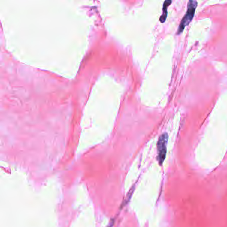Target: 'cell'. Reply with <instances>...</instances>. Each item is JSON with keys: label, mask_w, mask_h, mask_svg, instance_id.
I'll list each match as a JSON object with an SVG mask.
<instances>
[{"label": "cell", "mask_w": 227, "mask_h": 227, "mask_svg": "<svg viewBox=\"0 0 227 227\" xmlns=\"http://www.w3.org/2000/svg\"><path fill=\"white\" fill-rule=\"evenodd\" d=\"M197 6V2L196 1H189L188 3V8H187V11L185 16L183 18L180 22L179 29L177 31V34H180L181 33L183 30L185 29V27L190 23L191 20H192L193 17L195 13L196 8Z\"/></svg>", "instance_id": "6da1fadb"}, {"label": "cell", "mask_w": 227, "mask_h": 227, "mask_svg": "<svg viewBox=\"0 0 227 227\" xmlns=\"http://www.w3.org/2000/svg\"><path fill=\"white\" fill-rule=\"evenodd\" d=\"M168 134L165 133L159 137L157 143V161L159 165L163 164L167 155V145L168 143Z\"/></svg>", "instance_id": "7a4b0ae2"}, {"label": "cell", "mask_w": 227, "mask_h": 227, "mask_svg": "<svg viewBox=\"0 0 227 227\" xmlns=\"http://www.w3.org/2000/svg\"><path fill=\"white\" fill-rule=\"evenodd\" d=\"M171 1H165L164 2V5H163V9H162V14L160 17V21L161 23H164L165 20L167 19V8L168 5H169L171 4Z\"/></svg>", "instance_id": "3957f363"}]
</instances>
